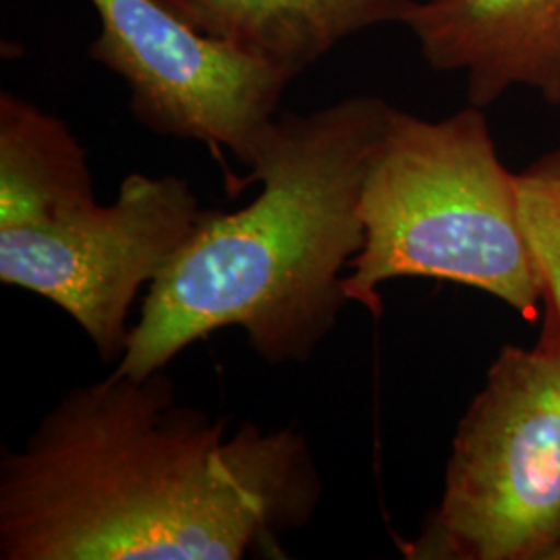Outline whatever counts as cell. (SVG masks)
Here are the masks:
<instances>
[{
    "instance_id": "6da1fadb",
    "label": "cell",
    "mask_w": 560,
    "mask_h": 560,
    "mask_svg": "<svg viewBox=\"0 0 560 560\" xmlns=\"http://www.w3.org/2000/svg\"><path fill=\"white\" fill-rule=\"evenodd\" d=\"M322 478L293 425L180 405L159 370L69 390L0 460L2 560L280 559Z\"/></svg>"
},
{
    "instance_id": "7a4b0ae2",
    "label": "cell",
    "mask_w": 560,
    "mask_h": 560,
    "mask_svg": "<svg viewBox=\"0 0 560 560\" xmlns=\"http://www.w3.org/2000/svg\"><path fill=\"white\" fill-rule=\"evenodd\" d=\"M393 108L349 96L272 120L247 166L261 183L258 198L237 212H203L148 287L115 370H166L222 328H243L270 365L312 360L351 303L342 272L365 243L363 183Z\"/></svg>"
},
{
    "instance_id": "3957f363",
    "label": "cell",
    "mask_w": 560,
    "mask_h": 560,
    "mask_svg": "<svg viewBox=\"0 0 560 560\" xmlns=\"http://www.w3.org/2000/svg\"><path fill=\"white\" fill-rule=\"evenodd\" d=\"M203 212L187 180L141 173L102 206L73 131L13 92L0 94V282L55 303L104 363L122 360L141 289Z\"/></svg>"
},
{
    "instance_id": "277c9868",
    "label": "cell",
    "mask_w": 560,
    "mask_h": 560,
    "mask_svg": "<svg viewBox=\"0 0 560 560\" xmlns=\"http://www.w3.org/2000/svg\"><path fill=\"white\" fill-rule=\"evenodd\" d=\"M365 243L345 293L381 318V287L405 277L480 289L532 320L546 284L521 222L517 173L499 156L483 108L444 119L393 108L361 194Z\"/></svg>"
},
{
    "instance_id": "5b68a950",
    "label": "cell",
    "mask_w": 560,
    "mask_h": 560,
    "mask_svg": "<svg viewBox=\"0 0 560 560\" xmlns=\"http://www.w3.org/2000/svg\"><path fill=\"white\" fill-rule=\"evenodd\" d=\"M536 347L506 345L460 418L441 504L405 555L548 560L560 544V322Z\"/></svg>"
},
{
    "instance_id": "8992f818",
    "label": "cell",
    "mask_w": 560,
    "mask_h": 560,
    "mask_svg": "<svg viewBox=\"0 0 560 560\" xmlns=\"http://www.w3.org/2000/svg\"><path fill=\"white\" fill-rule=\"evenodd\" d=\"M90 59L117 73L150 131L226 150L249 166L291 78L196 30L161 0H88Z\"/></svg>"
},
{
    "instance_id": "52a82bcc",
    "label": "cell",
    "mask_w": 560,
    "mask_h": 560,
    "mask_svg": "<svg viewBox=\"0 0 560 560\" xmlns=\"http://www.w3.org/2000/svg\"><path fill=\"white\" fill-rule=\"evenodd\" d=\"M400 25L432 69L465 73L471 106L515 88L560 106V0H416Z\"/></svg>"
},
{
    "instance_id": "ba28073f",
    "label": "cell",
    "mask_w": 560,
    "mask_h": 560,
    "mask_svg": "<svg viewBox=\"0 0 560 560\" xmlns=\"http://www.w3.org/2000/svg\"><path fill=\"white\" fill-rule=\"evenodd\" d=\"M210 38L295 80L340 42L400 23L416 0H161Z\"/></svg>"
},
{
    "instance_id": "9c48e42d",
    "label": "cell",
    "mask_w": 560,
    "mask_h": 560,
    "mask_svg": "<svg viewBox=\"0 0 560 560\" xmlns=\"http://www.w3.org/2000/svg\"><path fill=\"white\" fill-rule=\"evenodd\" d=\"M521 222L546 284V303L560 322V150L517 173Z\"/></svg>"
},
{
    "instance_id": "30bf717a",
    "label": "cell",
    "mask_w": 560,
    "mask_h": 560,
    "mask_svg": "<svg viewBox=\"0 0 560 560\" xmlns=\"http://www.w3.org/2000/svg\"><path fill=\"white\" fill-rule=\"evenodd\" d=\"M548 560H560V544L550 552V559Z\"/></svg>"
}]
</instances>
